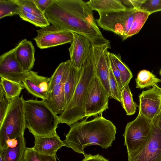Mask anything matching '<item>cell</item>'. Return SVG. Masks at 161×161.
Instances as JSON below:
<instances>
[{"label":"cell","instance_id":"cell-4","mask_svg":"<svg viewBox=\"0 0 161 161\" xmlns=\"http://www.w3.org/2000/svg\"><path fill=\"white\" fill-rule=\"evenodd\" d=\"M24 117L26 128L34 137L57 135L58 116L45 100H25Z\"/></svg>","mask_w":161,"mask_h":161},{"label":"cell","instance_id":"cell-21","mask_svg":"<svg viewBox=\"0 0 161 161\" xmlns=\"http://www.w3.org/2000/svg\"><path fill=\"white\" fill-rule=\"evenodd\" d=\"M92 10L97 12H110L124 10L126 7L120 0H90L86 2Z\"/></svg>","mask_w":161,"mask_h":161},{"label":"cell","instance_id":"cell-38","mask_svg":"<svg viewBox=\"0 0 161 161\" xmlns=\"http://www.w3.org/2000/svg\"><path fill=\"white\" fill-rule=\"evenodd\" d=\"M159 74L160 75V76H161V69L159 70Z\"/></svg>","mask_w":161,"mask_h":161},{"label":"cell","instance_id":"cell-13","mask_svg":"<svg viewBox=\"0 0 161 161\" xmlns=\"http://www.w3.org/2000/svg\"><path fill=\"white\" fill-rule=\"evenodd\" d=\"M92 47L95 74L110 96L109 85V62L108 54V49L111 48L110 42L102 46Z\"/></svg>","mask_w":161,"mask_h":161},{"label":"cell","instance_id":"cell-16","mask_svg":"<svg viewBox=\"0 0 161 161\" xmlns=\"http://www.w3.org/2000/svg\"><path fill=\"white\" fill-rule=\"evenodd\" d=\"M67 62L66 66L62 80L54 87L49 93L48 99L45 100L57 115L61 114L66 107L64 85L68 77L72 64L70 59L67 60Z\"/></svg>","mask_w":161,"mask_h":161},{"label":"cell","instance_id":"cell-7","mask_svg":"<svg viewBox=\"0 0 161 161\" xmlns=\"http://www.w3.org/2000/svg\"><path fill=\"white\" fill-rule=\"evenodd\" d=\"M151 121L138 114L133 120L127 124L123 136L128 155L138 151L146 144L149 136Z\"/></svg>","mask_w":161,"mask_h":161},{"label":"cell","instance_id":"cell-20","mask_svg":"<svg viewBox=\"0 0 161 161\" xmlns=\"http://www.w3.org/2000/svg\"><path fill=\"white\" fill-rule=\"evenodd\" d=\"M26 148L23 134L17 138L15 144L0 151V159L2 161H24Z\"/></svg>","mask_w":161,"mask_h":161},{"label":"cell","instance_id":"cell-14","mask_svg":"<svg viewBox=\"0 0 161 161\" xmlns=\"http://www.w3.org/2000/svg\"><path fill=\"white\" fill-rule=\"evenodd\" d=\"M73 34V39L68 49L70 60L73 66L79 70L87 58L92 45L84 36L75 33Z\"/></svg>","mask_w":161,"mask_h":161},{"label":"cell","instance_id":"cell-11","mask_svg":"<svg viewBox=\"0 0 161 161\" xmlns=\"http://www.w3.org/2000/svg\"><path fill=\"white\" fill-rule=\"evenodd\" d=\"M29 72L24 71L18 62L14 48L0 56V78L23 84Z\"/></svg>","mask_w":161,"mask_h":161},{"label":"cell","instance_id":"cell-5","mask_svg":"<svg viewBox=\"0 0 161 161\" xmlns=\"http://www.w3.org/2000/svg\"><path fill=\"white\" fill-rule=\"evenodd\" d=\"M24 101L22 96L14 99L0 125V149L7 147V142L24 134L26 127L24 117Z\"/></svg>","mask_w":161,"mask_h":161},{"label":"cell","instance_id":"cell-3","mask_svg":"<svg viewBox=\"0 0 161 161\" xmlns=\"http://www.w3.org/2000/svg\"><path fill=\"white\" fill-rule=\"evenodd\" d=\"M80 79L74 94L63 112L58 116L59 124L70 126L85 116V104L87 90L95 74L93 47L81 67Z\"/></svg>","mask_w":161,"mask_h":161},{"label":"cell","instance_id":"cell-39","mask_svg":"<svg viewBox=\"0 0 161 161\" xmlns=\"http://www.w3.org/2000/svg\"></svg>","mask_w":161,"mask_h":161},{"label":"cell","instance_id":"cell-22","mask_svg":"<svg viewBox=\"0 0 161 161\" xmlns=\"http://www.w3.org/2000/svg\"><path fill=\"white\" fill-rule=\"evenodd\" d=\"M81 70V68L79 70H77L71 64L68 77L64 85L66 107L74 94L80 78Z\"/></svg>","mask_w":161,"mask_h":161},{"label":"cell","instance_id":"cell-32","mask_svg":"<svg viewBox=\"0 0 161 161\" xmlns=\"http://www.w3.org/2000/svg\"><path fill=\"white\" fill-rule=\"evenodd\" d=\"M13 100L8 97L0 84V125L3 122Z\"/></svg>","mask_w":161,"mask_h":161},{"label":"cell","instance_id":"cell-10","mask_svg":"<svg viewBox=\"0 0 161 161\" xmlns=\"http://www.w3.org/2000/svg\"><path fill=\"white\" fill-rule=\"evenodd\" d=\"M36 32L37 35L33 39L41 49L71 43L73 38V32L52 24L37 30Z\"/></svg>","mask_w":161,"mask_h":161},{"label":"cell","instance_id":"cell-28","mask_svg":"<svg viewBox=\"0 0 161 161\" xmlns=\"http://www.w3.org/2000/svg\"><path fill=\"white\" fill-rule=\"evenodd\" d=\"M20 9L18 0H0V19L19 15Z\"/></svg>","mask_w":161,"mask_h":161},{"label":"cell","instance_id":"cell-18","mask_svg":"<svg viewBox=\"0 0 161 161\" xmlns=\"http://www.w3.org/2000/svg\"><path fill=\"white\" fill-rule=\"evenodd\" d=\"M14 49L16 58L23 70L26 72L31 70L35 61V49L32 42L24 39Z\"/></svg>","mask_w":161,"mask_h":161},{"label":"cell","instance_id":"cell-30","mask_svg":"<svg viewBox=\"0 0 161 161\" xmlns=\"http://www.w3.org/2000/svg\"><path fill=\"white\" fill-rule=\"evenodd\" d=\"M67 64V61L60 64L52 76L49 78L48 90L49 93L54 87L61 81Z\"/></svg>","mask_w":161,"mask_h":161},{"label":"cell","instance_id":"cell-2","mask_svg":"<svg viewBox=\"0 0 161 161\" xmlns=\"http://www.w3.org/2000/svg\"><path fill=\"white\" fill-rule=\"evenodd\" d=\"M87 119L70 125L63 141L64 146L84 155L86 147L96 145L104 149L110 147L116 134L115 125L102 114L90 120L87 121Z\"/></svg>","mask_w":161,"mask_h":161},{"label":"cell","instance_id":"cell-1","mask_svg":"<svg viewBox=\"0 0 161 161\" xmlns=\"http://www.w3.org/2000/svg\"><path fill=\"white\" fill-rule=\"evenodd\" d=\"M45 15L51 24L83 36L92 46L110 42L103 36L87 3L81 0H53Z\"/></svg>","mask_w":161,"mask_h":161},{"label":"cell","instance_id":"cell-23","mask_svg":"<svg viewBox=\"0 0 161 161\" xmlns=\"http://www.w3.org/2000/svg\"><path fill=\"white\" fill-rule=\"evenodd\" d=\"M135 80L136 88L139 89L150 86L159 87L158 84L161 82V79L157 78L152 72L146 69L139 71Z\"/></svg>","mask_w":161,"mask_h":161},{"label":"cell","instance_id":"cell-31","mask_svg":"<svg viewBox=\"0 0 161 161\" xmlns=\"http://www.w3.org/2000/svg\"><path fill=\"white\" fill-rule=\"evenodd\" d=\"M109 85L111 93L110 98L114 99L121 103L122 101V90L120 89L113 74L110 64Z\"/></svg>","mask_w":161,"mask_h":161},{"label":"cell","instance_id":"cell-9","mask_svg":"<svg viewBox=\"0 0 161 161\" xmlns=\"http://www.w3.org/2000/svg\"><path fill=\"white\" fill-rule=\"evenodd\" d=\"M110 95L104 88L97 75L95 74L89 86L86 96L85 116H91L102 114L108 108V103Z\"/></svg>","mask_w":161,"mask_h":161},{"label":"cell","instance_id":"cell-34","mask_svg":"<svg viewBox=\"0 0 161 161\" xmlns=\"http://www.w3.org/2000/svg\"><path fill=\"white\" fill-rule=\"evenodd\" d=\"M108 55L109 58L110 65L113 74L118 83L120 89L122 90L123 87L121 81L120 73L116 66L114 61L108 55Z\"/></svg>","mask_w":161,"mask_h":161},{"label":"cell","instance_id":"cell-19","mask_svg":"<svg viewBox=\"0 0 161 161\" xmlns=\"http://www.w3.org/2000/svg\"><path fill=\"white\" fill-rule=\"evenodd\" d=\"M33 149L46 155L55 156L58 149L64 146L63 141L57 135L51 136L34 137Z\"/></svg>","mask_w":161,"mask_h":161},{"label":"cell","instance_id":"cell-29","mask_svg":"<svg viewBox=\"0 0 161 161\" xmlns=\"http://www.w3.org/2000/svg\"><path fill=\"white\" fill-rule=\"evenodd\" d=\"M24 161H57L55 156L45 155L40 153L33 147H26Z\"/></svg>","mask_w":161,"mask_h":161},{"label":"cell","instance_id":"cell-33","mask_svg":"<svg viewBox=\"0 0 161 161\" xmlns=\"http://www.w3.org/2000/svg\"><path fill=\"white\" fill-rule=\"evenodd\" d=\"M139 10L150 14L161 11V0H144Z\"/></svg>","mask_w":161,"mask_h":161},{"label":"cell","instance_id":"cell-15","mask_svg":"<svg viewBox=\"0 0 161 161\" xmlns=\"http://www.w3.org/2000/svg\"><path fill=\"white\" fill-rule=\"evenodd\" d=\"M20 9L19 15L24 20L41 28L50 25L45 14L37 8L33 0H18Z\"/></svg>","mask_w":161,"mask_h":161},{"label":"cell","instance_id":"cell-8","mask_svg":"<svg viewBox=\"0 0 161 161\" xmlns=\"http://www.w3.org/2000/svg\"><path fill=\"white\" fill-rule=\"evenodd\" d=\"M128 161H161V111L151 121L147 141L138 151L128 155Z\"/></svg>","mask_w":161,"mask_h":161},{"label":"cell","instance_id":"cell-27","mask_svg":"<svg viewBox=\"0 0 161 161\" xmlns=\"http://www.w3.org/2000/svg\"><path fill=\"white\" fill-rule=\"evenodd\" d=\"M0 78V84L8 97L13 99L19 97L22 91L25 88L23 84L18 83L3 78Z\"/></svg>","mask_w":161,"mask_h":161},{"label":"cell","instance_id":"cell-25","mask_svg":"<svg viewBox=\"0 0 161 161\" xmlns=\"http://www.w3.org/2000/svg\"><path fill=\"white\" fill-rule=\"evenodd\" d=\"M150 14L147 12L136 10L130 28L126 39L138 33L142 28Z\"/></svg>","mask_w":161,"mask_h":161},{"label":"cell","instance_id":"cell-24","mask_svg":"<svg viewBox=\"0 0 161 161\" xmlns=\"http://www.w3.org/2000/svg\"><path fill=\"white\" fill-rule=\"evenodd\" d=\"M108 54L114 61L121 74L123 88L129 85L132 78V73L129 68L122 62L119 54H116L108 52Z\"/></svg>","mask_w":161,"mask_h":161},{"label":"cell","instance_id":"cell-6","mask_svg":"<svg viewBox=\"0 0 161 161\" xmlns=\"http://www.w3.org/2000/svg\"><path fill=\"white\" fill-rule=\"evenodd\" d=\"M136 10L128 7L124 10L98 12L99 17L96 20L97 24L103 30L120 36L122 40H125L126 39Z\"/></svg>","mask_w":161,"mask_h":161},{"label":"cell","instance_id":"cell-36","mask_svg":"<svg viewBox=\"0 0 161 161\" xmlns=\"http://www.w3.org/2000/svg\"><path fill=\"white\" fill-rule=\"evenodd\" d=\"M122 3L129 7L139 10L144 0H120Z\"/></svg>","mask_w":161,"mask_h":161},{"label":"cell","instance_id":"cell-17","mask_svg":"<svg viewBox=\"0 0 161 161\" xmlns=\"http://www.w3.org/2000/svg\"><path fill=\"white\" fill-rule=\"evenodd\" d=\"M49 78L39 75L37 72L29 71L28 76L22 83L27 91L34 96L47 100L49 97Z\"/></svg>","mask_w":161,"mask_h":161},{"label":"cell","instance_id":"cell-35","mask_svg":"<svg viewBox=\"0 0 161 161\" xmlns=\"http://www.w3.org/2000/svg\"><path fill=\"white\" fill-rule=\"evenodd\" d=\"M33 1L38 9L44 14L53 0H33Z\"/></svg>","mask_w":161,"mask_h":161},{"label":"cell","instance_id":"cell-37","mask_svg":"<svg viewBox=\"0 0 161 161\" xmlns=\"http://www.w3.org/2000/svg\"><path fill=\"white\" fill-rule=\"evenodd\" d=\"M82 161H109L108 159L97 154L95 155L85 154Z\"/></svg>","mask_w":161,"mask_h":161},{"label":"cell","instance_id":"cell-12","mask_svg":"<svg viewBox=\"0 0 161 161\" xmlns=\"http://www.w3.org/2000/svg\"><path fill=\"white\" fill-rule=\"evenodd\" d=\"M139 98L138 114L152 120L161 111V88L143 91Z\"/></svg>","mask_w":161,"mask_h":161},{"label":"cell","instance_id":"cell-26","mask_svg":"<svg viewBox=\"0 0 161 161\" xmlns=\"http://www.w3.org/2000/svg\"><path fill=\"white\" fill-rule=\"evenodd\" d=\"M121 103L127 115H131L135 113L138 106L133 100L129 85L124 87L122 90Z\"/></svg>","mask_w":161,"mask_h":161}]
</instances>
